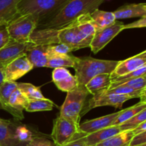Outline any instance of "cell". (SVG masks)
<instances>
[{
	"mask_svg": "<svg viewBox=\"0 0 146 146\" xmlns=\"http://www.w3.org/2000/svg\"><path fill=\"white\" fill-rule=\"evenodd\" d=\"M104 0H69L59 12L48 21L37 26L36 30H58L85 14H91Z\"/></svg>",
	"mask_w": 146,
	"mask_h": 146,
	"instance_id": "cell-1",
	"label": "cell"
},
{
	"mask_svg": "<svg viewBox=\"0 0 146 146\" xmlns=\"http://www.w3.org/2000/svg\"><path fill=\"white\" fill-rule=\"evenodd\" d=\"M68 1L69 0H19L17 4V13L18 15L30 14L33 16L39 25L58 14Z\"/></svg>",
	"mask_w": 146,
	"mask_h": 146,
	"instance_id": "cell-2",
	"label": "cell"
},
{
	"mask_svg": "<svg viewBox=\"0 0 146 146\" xmlns=\"http://www.w3.org/2000/svg\"><path fill=\"white\" fill-rule=\"evenodd\" d=\"M118 62L119 61L97 59L90 56L78 58L74 67L78 84L85 86L96 76L103 74H111Z\"/></svg>",
	"mask_w": 146,
	"mask_h": 146,
	"instance_id": "cell-3",
	"label": "cell"
},
{
	"mask_svg": "<svg viewBox=\"0 0 146 146\" xmlns=\"http://www.w3.org/2000/svg\"><path fill=\"white\" fill-rule=\"evenodd\" d=\"M88 95L89 92L84 86L78 85L67 92L65 101L60 109L59 116L79 125L81 111Z\"/></svg>",
	"mask_w": 146,
	"mask_h": 146,
	"instance_id": "cell-4",
	"label": "cell"
},
{
	"mask_svg": "<svg viewBox=\"0 0 146 146\" xmlns=\"http://www.w3.org/2000/svg\"><path fill=\"white\" fill-rule=\"evenodd\" d=\"M38 21L30 14L17 15L7 26L10 38L17 42H29L30 36L36 29Z\"/></svg>",
	"mask_w": 146,
	"mask_h": 146,
	"instance_id": "cell-5",
	"label": "cell"
},
{
	"mask_svg": "<svg viewBox=\"0 0 146 146\" xmlns=\"http://www.w3.org/2000/svg\"><path fill=\"white\" fill-rule=\"evenodd\" d=\"M55 33L57 44L68 45L74 51L83 48L90 47L91 45V43L85 38L78 29L76 20L61 29L55 30Z\"/></svg>",
	"mask_w": 146,
	"mask_h": 146,
	"instance_id": "cell-6",
	"label": "cell"
},
{
	"mask_svg": "<svg viewBox=\"0 0 146 146\" xmlns=\"http://www.w3.org/2000/svg\"><path fill=\"white\" fill-rule=\"evenodd\" d=\"M79 125L58 116L54 120L51 137L56 146H62L71 141L79 131Z\"/></svg>",
	"mask_w": 146,
	"mask_h": 146,
	"instance_id": "cell-7",
	"label": "cell"
},
{
	"mask_svg": "<svg viewBox=\"0 0 146 146\" xmlns=\"http://www.w3.org/2000/svg\"><path fill=\"white\" fill-rule=\"evenodd\" d=\"M94 96L88 100L86 104H84L81 113V118L83 115L91 111L93 108L101 106H113L115 108H121L125 101L131 98L125 96L106 94L101 91L93 95Z\"/></svg>",
	"mask_w": 146,
	"mask_h": 146,
	"instance_id": "cell-8",
	"label": "cell"
},
{
	"mask_svg": "<svg viewBox=\"0 0 146 146\" xmlns=\"http://www.w3.org/2000/svg\"><path fill=\"white\" fill-rule=\"evenodd\" d=\"M124 25L123 23L116 20L112 25L96 31L90 45L92 52L97 54L101 51L120 32L124 30Z\"/></svg>",
	"mask_w": 146,
	"mask_h": 146,
	"instance_id": "cell-9",
	"label": "cell"
},
{
	"mask_svg": "<svg viewBox=\"0 0 146 146\" xmlns=\"http://www.w3.org/2000/svg\"><path fill=\"white\" fill-rule=\"evenodd\" d=\"M34 68L25 55L10 61L4 69V81L15 82Z\"/></svg>",
	"mask_w": 146,
	"mask_h": 146,
	"instance_id": "cell-10",
	"label": "cell"
},
{
	"mask_svg": "<svg viewBox=\"0 0 146 146\" xmlns=\"http://www.w3.org/2000/svg\"><path fill=\"white\" fill-rule=\"evenodd\" d=\"M146 66V51L123 61H119L114 71L110 74L111 80L135 71Z\"/></svg>",
	"mask_w": 146,
	"mask_h": 146,
	"instance_id": "cell-11",
	"label": "cell"
},
{
	"mask_svg": "<svg viewBox=\"0 0 146 146\" xmlns=\"http://www.w3.org/2000/svg\"><path fill=\"white\" fill-rule=\"evenodd\" d=\"M47 46L38 45L31 41L28 42L24 55L34 68H46L48 59Z\"/></svg>",
	"mask_w": 146,
	"mask_h": 146,
	"instance_id": "cell-12",
	"label": "cell"
},
{
	"mask_svg": "<svg viewBox=\"0 0 146 146\" xmlns=\"http://www.w3.org/2000/svg\"><path fill=\"white\" fill-rule=\"evenodd\" d=\"M53 82L64 92H68L78 86L75 76H72L66 68H54L52 73Z\"/></svg>",
	"mask_w": 146,
	"mask_h": 146,
	"instance_id": "cell-13",
	"label": "cell"
},
{
	"mask_svg": "<svg viewBox=\"0 0 146 146\" xmlns=\"http://www.w3.org/2000/svg\"><path fill=\"white\" fill-rule=\"evenodd\" d=\"M121 111L117 113H111L109 115L101 116L100 118H95V119L86 121L82 124H80L78 130L80 132L83 133L89 134L111 126L113 121H115L117 116L121 113Z\"/></svg>",
	"mask_w": 146,
	"mask_h": 146,
	"instance_id": "cell-14",
	"label": "cell"
},
{
	"mask_svg": "<svg viewBox=\"0 0 146 146\" xmlns=\"http://www.w3.org/2000/svg\"><path fill=\"white\" fill-rule=\"evenodd\" d=\"M28 42L21 43L10 40L9 42L0 49V63L9 64L10 61L25 54Z\"/></svg>",
	"mask_w": 146,
	"mask_h": 146,
	"instance_id": "cell-15",
	"label": "cell"
},
{
	"mask_svg": "<svg viewBox=\"0 0 146 146\" xmlns=\"http://www.w3.org/2000/svg\"><path fill=\"white\" fill-rule=\"evenodd\" d=\"M115 20L146 17V4H126L113 11Z\"/></svg>",
	"mask_w": 146,
	"mask_h": 146,
	"instance_id": "cell-16",
	"label": "cell"
},
{
	"mask_svg": "<svg viewBox=\"0 0 146 146\" xmlns=\"http://www.w3.org/2000/svg\"><path fill=\"white\" fill-rule=\"evenodd\" d=\"M121 132L122 131L120 129L119 125H111L100 131L86 134L84 136V140L86 146H96L97 144L104 142L106 140Z\"/></svg>",
	"mask_w": 146,
	"mask_h": 146,
	"instance_id": "cell-17",
	"label": "cell"
},
{
	"mask_svg": "<svg viewBox=\"0 0 146 146\" xmlns=\"http://www.w3.org/2000/svg\"><path fill=\"white\" fill-rule=\"evenodd\" d=\"M29 100L17 88L9 100V106L11 109L10 114L17 121L23 120L24 118L23 111L26 109Z\"/></svg>",
	"mask_w": 146,
	"mask_h": 146,
	"instance_id": "cell-18",
	"label": "cell"
},
{
	"mask_svg": "<svg viewBox=\"0 0 146 146\" xmlns=\"http://www.w3.org/2000/svg\"><path fill=\"white\" fill-rule=\"evenodd\" d=\"M17 125L5 120L0 123V146H15L19 142L16 136Z\"/></svg>",
	"mask_w": 146,
	"mask_h": 146,
	"instance_id": "cell-19",
	"label": "cell"
},
{
	"mask_svg": "<svg viewBox=\"0 0 146 146\" xmlns=\"http://www.w3.org/2000/svg\"><path fill=\"white\" fill-rule=\"evenodd\" d=\"M19 0H0V28L6 27L18 15L17 4Z\"/></svg>",
	"mask_w": 146,
	"mask_h": 146,
	"instance_id": "cell-20",
	"label": "cell"
},
{
	"mask_svg": "<svg viewBox=\"0 0 146 146\" xmlns=\"http://www.w3.org/2000/svg\"><path fill=\"white\" fill-rule=\"evenodd\" d=\"M90 19L96 31L106 28L116 21L113 12L102 11L98 9L90 14Z\"/></svg>",
	"mask_w": 146,
	"mask_h": 146,
	"instance_id": "cell-21",
	"label": "cell"
},
{
	"mask_svg": "<svg viewBox=\"0 0 146 146\" xmlns=\"http://www.w3.org/2000/svg\"><path fill=\"white\" fill-rule=\"evenodd\" d=\"M111 83L110 74H103L96 76L95 77L91 78L85 86L89 94L94 95L100 91L108 89L111 85Z\"/></svg>",
	"mask_w": 146,
	"mask_h": 146,
	"instance_id": "cell-22",
	"label": "cell"
},
{
	"mask_svg": "<svg viewBox=\"0 0 146 146\" xmlns=\"http://www.w3.org/2000/svg\"><path fill=\"white\" fill-rule=\"evenodd\" d=\"M78 58L70 54L66 55H52L48 57L46 68H74Z\"/></svg>",
	"mask_w": 146,
	"mask_h": 146,
	"instance_id": "cell-23",
	"label": "cell"
},
{
	"mask_svg": "<svg viewBox=\"0 0 146 146\" xmlns=\"http://www.w3.org/2000/svg\"><path fill=\"white\" fill-rule=\"evenodd\" d=\"M145 91L146 88L134 89V88H129V87L118 86L116 87V88H112V89L102 91L101 92L106 94H115V95L125 96L130 98L131 99L139 98L141 99V101L146 102Z\"/></svg>",
	"mask_w": 146,
	"mask_h": 146,
	"instance_id": "cell-24",
	"label": "cell"
},
{
	"mask_svg": "<svg viewBox=\"0 0 146 146\" xmlns=\"http://www.w3.org/2000/svg\"><path fill=\"white\" fill-rule=\"evenodd\" d=\"M134 134L132 131H123L106 140L96 146H129Z\"/></svg>",
	"mask_w": 146,
	"mask_h": 146,
	"instance_id": "cell-25",
	"label": "cell"
},
{
	"mask_svg": "<svg viewBox=\"0 0 146 146\" xmlns=\"http://www.w3.org/2000/svg\"><path fill=\"white\" fill-rule=\"evenodd\" d=\"M17 82L4 81L0 86V104L2 109L11 113L9 106V100L12 93L17 88Z\"/></svg>",
	"mask_w": 146,
	"mask_h": 146,
	"instance_id": "cell-26",
	"label": "cell"
},
{
	"mask_svg": "<svg viewBox=\"0 0 146 146\" xmlns=\"http://www.w3.org/2000/svg\"><path fill=\"white\" fill-rule=\"evenodd\" d=\"M144 109H146V102L140 101L138 104H135L133 106L122 110L121 113L117 116L115 121H113L112 125H121V123L131 118L132 117L135 116L136 114H138V113H140Z\"/></svg>",
	"mask_w": 146,
	"mask_h": 146,
	"instance_id": "cell-27",
	"label": "cell"
},
{
	"mask_svg": "<svg viewBox=\"0 0 146 146\" xmlns=\"http://www.w3.org/2000/svg\"><path fill=\"white\" fill-rule=\"evenodd\" d=\"M17 89L28 100L42 99L45 97L41 93L40 87L29 83H17Z\"/></svg>",
	"mask_w": 146,
	"mask_h": 146,
	"instance_id": "cell-28",
	"label": "cell"
},
{
	"mask_svg": "<svg viewBox=\"0 0 146 146\" xmlns=\"http://www.w3.org/2000/svg\"><path fill=\"white\" fill-rule=\"evenodd\" d=\"M54 106L52 101L48 98L42 99L29 100L28 105L25 111L27 112H37V111H51Z\"/></svg>",
	"mask_w": 146,
	"mask_h": 146,
	"instance_id": "cell-29",
	"label": "cell"
},
{
	"mask_svg": "<svg viewBox=\"0 0 146 146\" xmlns=\"http://www.w3.org/2000/svg\"><path fill=\"white\" fill-rule=\"evenodd\" d=\"M146 76V66H143L142 68H139V69L135 70V71H133V72L128 73V74H125L123 76H121L118 77V78H115L114 79L111 80V85H110L108 89H112V88H116V87L119 86L121 84H123L125 81H128L129 80L132 79L134 78H138L140 76Z\"/></svg>",
	"mask_w": 146,
	"mask_h": 146,
	"instance_id": "cell-30",
	"label": "cell"
},
{
	"mask_svg": "<svg viewBox=\"0 0 146 146\" xmlns=\"http://www.w3.org/2000/svg\"><path fill=\"white\" fill-rule=\"evenodd\" d=\"M145 121H146V109L143 110L142 111L136 114L135 116L132 117L131 118L121 123V125H119V128L122 132L133 131L138 125Z\"/></svg>",
	"mask_w": 146,
	"mask_h": 146,
	"instance_id": "cell-31",
	"label": "cell"
},
{
	"mask_svg": "<svg viewBox=\"0 0 146 146\" xmlns=\"http://www.w3.org/2000/svg\"><path fill=\"white\" fill-rule=\"evenodd\" d=\"M37 134L34 133L31 130L29 129L26 125H17L16 128V136L19 142L29 143L34 137L36 136Z\"/></svg>",
	"mask_w": 146,
	"mask_h": 146,
	"instance_id": "cell-32",
	"label": "cell"
},
{
	"mask_svg": "<svg viewBox=\"0 0 146 146\" xmlns=\"http://www.w3.org/2000/svg\"><path fill=\"white\" fill-rule=\"evenodd\" d=\"M48 57L52 55H66L74 51L72 48L64 44H56L47 46Z\"/></svg>",
	"mask_w": 146,
	"mask_h": 146,
	"instance_id": "cell-33",
	"label": "cell"
},
{
	"mask_svg": "<svg viewBox=\"0 0 146 146\" xmlns=\"http://www.w3.org/2000/svg\"><path fill=\"white\" fill-rule=\"evenodd\" d=\"M29 146H56L54 142H51L48 138L41 135L34 137L28 143Z\"/></svg>",
	"mask_w": 146,
	"mask_h": 146,
	"instance_id": "cell-34",
	"label": "cell"
},
{
	"mask_svg": "<svg viewBox=\"0 0 146 146\" xmlns=\"http://www.w3.org/2000/svg\"><path fill=\"white\" fill-rule=\"evenodd\" d=\"M85 135V133L78 131L74 137V138L71 140V141L62 146H86L84 140V136Z\"/></svg>",
	"mask_w": 146,
	"mask_h": 146,
	"instance_id": "cell-35",
	"label": "cell"
},
{
	"mask_svg": "<svg viewBox=\"0 0 146 146\" xmlns=\"http://www.w3.org/2000/svg\"><path fill=\"white\" fill-rule=\"evenodd\" d=\"M146 144V131L134 135L130 142L129 146H137Z\"/></svg>",
	"mask_w": 146,
	"mask_h": 146,
	"instance_id": "cell-36",
	"label": "cell"
},
{
	"mask_svg": "<svg viewBox=\"0 0 146 146\" xmlns=\"http://www.w3.org/2000/svg\"><path fill=\"white\" fill-rule=\"evenodd\" d=\"M9 35L8 34L6 27H3L0 28V49L7 45L10 41Z\"/></svg>",
	"mask_w": 146,
	"mask_h": 146,
	"instance_id": "cell-37",
	"label": "cell"
},
{
	"mask_svg": "<svg viewBox=\"0 0 146 146\" xmlns=\"http://www.w3.org/2000/svg\"><path fill=\"white\" fill-rule=\"evenodd\" d=\"M146 27V17H142L139 20L131 23V24L124 25V29H135V28H145Z\"/></svg>",
	"mask_w": 146,
	"mask_h": 146,
	"instance_id": "cell-38",
	"label": "cell"
},
{
	"mask_svg": "<svg viewBox=\"0 0 146 146\" xmlns=\"http://www.w3.org/2000/svg\"><path fill=\"white\" fill-rule=\"evenodd\" d=\"M133 133L134 135H138V134L142 133L145 132L146 131V121L143 122L142 123L140 124L139 125L136 127L135 129L133 130Z\"/></svg>",
	"mask_w": 146,
	"mask_h": 146,
	"instance_id": "cell-39",
	"label": "cell"
},
{
	"mask_svg": "<svg viewBox=\"0 0 146 146\" xmlns=\"http://www.w3.org/2000/svg\"><path fill=\"white\" fill-rule=\"evenodd\" d=\"M7 64H8L0 63V86L4 81V69H5V67Z\"/></svg>",
	"mask_w": 146,
	"mask_h": 146,
	"instance_id": "cell-40",
	"label": "cell"
},
{
	"mask_svg": "<svg viewBox=\"0 0 146 146\" xmlns=\"http://www.w3.org/2000/svg\"><path fill=\"white\" fill-rule=\"evenodd\" d=\"M15 146H29L28 143L27 142H19Z\"/></svg>",
	"mask_w": 146,
	"mask_h": 146,
	"instance_id": "cell-41",
	"label": "cell"
},
{
	"mask_svg": "<svg viewBox=\"0 0 146 146\" xmlns=\"http://www.w3.org/2000/svg\"><path fill=\"white\" fill-rule=\"evenodd\" d=\"M0 109H2V108H1V104H0ZM4 121H5V120H4V119H2V118H0V123H3V122H4Z\"/></svg>",
	"mask_w": 146,
	"mask_h": 146,
	"instance_id": "cell-42",
	"label": "cell"
},
{
	"mask_svg": "<svg viewBox=\"0 0 146 146\" xmlns=\"http://www.w3.org/2000/svg\"><path fill=\"white\" fill-rule=\"evenodd\" d=\"M137 146H146V144H143V145H137Z\"/></svg>",
	"mask_w": 146,
	"mask_h": 146,
	"instance_id": "cell-43",
	"label": "cell"
}]
</instances>
